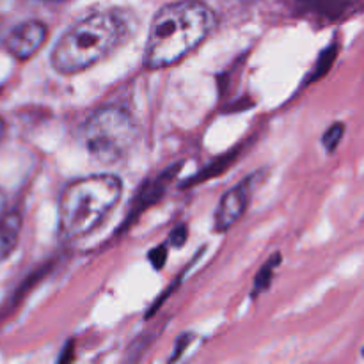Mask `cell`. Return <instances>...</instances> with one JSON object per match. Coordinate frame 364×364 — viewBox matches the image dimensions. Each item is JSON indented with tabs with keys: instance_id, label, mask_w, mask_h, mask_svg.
Returning a JSON list of instances; mask_svg holds the SVG:
<instances>
[{
	"instance_id": "11",
	"label": "cell",
	"mask_w": 364,
	"mask_h": 364,
	"mask_svg": "<svg viewBox=\"0 0 364 364\" xmlns=\"http://www.w3.org/2000/svg\"><path fill=\"white\" fill-rule=\"evenodd\" d=\"M281 259H283V256H281L279 252H274V255L270 256L265 263H263V267L259 269L258 276H256V279H255V287H252V295H255V297L256 295L262 294V291H265L267 288L270 287L274 272H276V269L279 267Z\"/></svg>"
},
{
	"instance_id": "1",
	"label": "cell",
	"mask_w": 364,
	"mask_h": 364,
	"mask_svg": "<svg viewBox=\"0 0 364 364\" xmlns=\"http://www.w3.org/2000/svg\"><path fill=\"white\" fill-rule=\"evenodd\" d=\"M215 27V14L201 0H178L155 14L144 46V66L162 70L194 52Z\"/></svg>"
},
{
	"instance_id": "9",
	"label": "cell",
	"mask_w": 364,
	"mask_h": 364,
	"mask_svg": "<svg viewBox=\"0 0 364 364\" xmlns=\"http://www.w3.org/2000/svg\"><path fill=\"white\" fill-rule=\"evenodd\" d=\"M304 9L318 14V16L334 20L345 14V11L350 7L352 0H299Z\"/></svg>"
},
{
	"instance_id": "10",
	"label": "cell",
	"mask_w": 364,
	"mask_h": 364,
	"mask_svg": "<svg viewBox=\"0 0 364 364\" xmlns=\"http://www.w3.org/2000/svg\"><path fill=\"white\" fill-rule=\"evenodd\" d=\"M235 156H237V151H231V153H226V155L219 156V159L213 160L212 164H208L205 169L199 171V174L188 178V181L183 185V187H192V185H198V183H201V181H206V180H210V178L217 176V174H220L223 171H226L228 167H230V164L233 162Z\"/></svg>"
},
{
	"instance_id": "13",
	"label": "cell",
	"mask_w": 364,
	"mask_h": 364,
	"mask_svg": "<svg viewBox=\"0 0 364 364\" xmlns=\"http://www.w3.org/2000/svg\"><path fill=\"white\" fill-rule=\"evenodd\" d=\"M345 130H347V127H345L341 121H336V123H333L326 132H323L322 146L326 148L327 153L336 151V148L341 144V141H343Z\"/></svg>"
},
{
	"instance_id": "7",
	"label": "cell",
	"mask_w": 364,
	"mask_h": 364,
	"mask_svg": "<svg viewBox=\"0 0 364 364\" xmlns=\"http://www.w3.org/2000/svg\"><path fill=\"white\" fill-rule=\"evenodd\" d=\"M178 169H180V164L178 166H174L171 171H166V173L162 174V176L155 178V180H151L149 183H146L144 187L141 188V192H137V203L134 205V210H132V215L130 219L127 220V223H132V219H134L135 215H137L139 212H142V210H146L148 206L155 205L156 201H159L160 198L164 196V192H166V185L169 183L171 178L174 176V174L178 173Z\"/></svg>"
},
{
	"instance_id": "3",
	"label": "cell",
	"mask_w": 364,
	"mask_h": 364,
	"mask_svg": "<svg viewBox=\"0 0 364 364\" xmlns=\"http://www.w3.org/2000/svg\"><path fill=\"white\" fill-rule=\"evenodd\" d=\"M123 181L116 174H91L66 185L59 198V235L71 242L85 237L102 224L119 203Z\"/></svg>"
},
{
	"instance_id": "18",
	"label": "cell",
	"mask_w": 364,
	"mask_h": 364,
	"mask_svg": "<svg viewBox=\"0 0 364 364\" xmlns=\"http://www.w3.org/2000/svg\"><path fill=\"white\" fill-rule=\"evenodd\" d=\"M4 132H6V121H4L2 117H0V139H2Z\"/></svg>"
},
{
	"instance_id": "4",
	"label": "cell",
	"mask_w": 364,
	"mask_h": 364,
	"mask_svg": "<svg viewBox=\"0 0 364 364\" xmlns=\"http://www.w3.org/2000/svg\"><path fill=\"white\" fill-rule=\"evenodd\" d=\"M139 139L135 117L124 107L107 105L89 116L82 128V142L92 160L103 166L119 164L130 155Z\"/></svg>"
},
{
	"instance_id": "2",
	"label": "cell",
	"mask_w": 364,
	"mask_h": 364,
	"mask_svg": "<svg viewBox=\"0 0 364 364\" xmlns=\"http://www.w3.org/2000/svg\"><path fill=\"white\" fill-rule=\"evenodd\" d=\"M130 20L123 11H95L71 25L50 53L52 68L60 75H77L105 60L130 36Z\"/></svg>"
},
{
	"instance_id": "8",
	"label": "cell",
	"mask_w": 364,
	"mask_h": 364,
	"mask_svg": "<svg viewBox=\"0 0 364 364\" xmlns=\"http://www.w3.org/2000/svg\"><path fill=\"white\" fill-rule=\"evenodd\" d=\"M21 215L18 212L4 213L0 217V262L7 258L14 251L20 238Z\"/></svg>"
},
{
	"instance_id": "6",
	"label": "cell",
	"mask_w": 364,
	"mask_h": 364,
	"mask_svg": "<svg viewBox=\"0 0 364 364\" xmlns=\"http://www.w3.org/2000/svg\"><path fill=\"white\" fill-rule=\"evenodd\" d=\"M48 39V27L39 20L18 23L6 38V50L18 60H27L36 55Z\"/></svg>"
},
{
	"instance_id": "14",
	"label": "cell",
	"mask_w": 364,
	"mask_h": 364,
	"mask_svg": "<svg viewBox=\"0 0 364 364\" xmlns=\"http://www.w3.org/2000/svg\"><path fill=\"white\" fill-rule=\"evenodd\" d=\"M187 237H188L187 224H178V226L171 231L169 245H173V247H181V245L187 242Z\"/></svg>"
},
{
	"instance_id": "17",
	"label": "cell",
	"mask_w": 364,
	"mask_h": 364,
	"mask_svg": "<svg viewBox=\"0 0 364 364\" xmlns=\"http://www.w3.org/2000/svg\"><path fill=\"white\" fill-rule=\"evenodd\" d=\"M6 203H7L6 194H4V191H2V188H0V217H2L4 213H6Z\"/></svg>"
},
{
	"instance_id": "16",
	"label": "cell",
	"mask_w": 364,
	"mask_h": 364,
	"mask_svg": "<svg viewBox=\"0 0 364 364\" xmlns=\"http://www.w3.org/2000/svg\"><path fill=\"white\" fill-rule=\"evenodd\" d=\"M191 341H192L191 334H183V336H181L180 340H178L176 348H174V354H173V358H171V361H176V359L180 358L181 354H183L185 348L188 347V343H191Z\"/></svg>"
},
{
	"instance_id": "15",
	"label": "cell",
	"mask_w": 364,
	"mask_h": 364,
	"mask_svg": "<svg viewBox=\"0 0 364 364\" xmlns=\"http://www.w3.org/2000/svg\"><path fill=\"white\" fill-rule=\"evenodd\" d=\"M167 249L169 247H167V244H166V245H159V247H155L151 252H149V262H151V265L155 267L156 270H160L164 265H166L167 255H169V252H167Z\"/></svg>"
},
{
	"instance_id": "5",
	"label": "cell",
	"mask_w": 364,
	"mask_h": 364,
	"mask_svg": "<svg viewBox=\"0 0 364 364\" xmlns=\"http://www.w3.org/2000/svg\"><path fill=\"white\" fill-rule=\"evenodd\" d=\"M256 181H258L256 174L247 176L242 183L235 185L233 188H230L220 198L215 213H213V228H215V231L224 233V231L231 230L244 217L245 210L251 203Z\"/></svg>"
},
{
	"instance_id": "12",
	"label": "cell",
	"mask_w": 364,
	"mask_h": 364,
	"mask_svg": "<svg viewBox=\"0 0 364 364\" xmlns=\"http://www.w3.org/2000/svg\"><path fill=\"white\" fill-rule=\"evenodd\" d=\"M338 50H340L338 43H333V45L327 46L326 50H322V53H320L315 68H313V73L309 75L308 82H315V80H318V78H322L323 75L329 73V70L333 68L334 60H336V57H338Z\"/></svg>"
}]
</instances>
